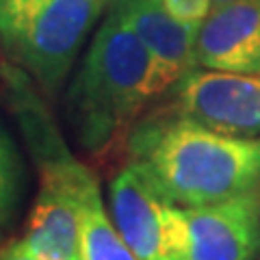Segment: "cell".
<instances>
[{
	"instance_id": "6da1fadb",
	"label": "cell",
	"mask_w": 260,
	"mask_h": 260,
	"mask_svg": "<svg viewBox=\"0 0 260 260\" xmlns=\"http://www.w3.org/2000/svg\"><path fill=\"white\" fill-rule=\"evenodd\" d=\"M172 85L148 46L109 11L65 95L74 139L85 152L102 156Z\"/></svg>"
},
{
	"instance_id": "7a4b0ae2",
	"label": "cell",
	"mask_w": 260,
	"mask_h": 260,
	"mask_svg": "<svg viewBox=\"0 0 260 260\" xmlns=\"http://www.w3.org/2000/svg\"><path fill=\"white\" fill-rule=\"evenodd\" d=\"M128 150L182 208L215 204L260 184V137L221 135L162 109L137 124Z\"/></svg>"
},
{
	"instance_id": "3957f363",
	"label": "cell",
	"mask_w": 260,
	"mask_h": 260,
	"mask_svg": "<svg viewBox=\"0 0 260 260\" xmlns=\"http://www.w3.org/2000/svg\"><path fill=\"white\" fill-rule=\"evenodd\" d=\"M111 0H0V52L54 93Z\"/></svg>"
},
{
	"instance_id": "277c9868",
	"label": "cell",
	"mask_w": 260,
	"mask_h": 260,
	"mask_svg": "<svg viewBox=\"0 0 260 260\" xmlns=\"http://www.w3.org/2000/svg\"><path fill=\"white\" fill-rule=\"evenodd\" d=\"M37 141L39 189L32 202L26 230L18 243L42 260H83L80 254V208L93 172L78 162L44 130L32 133Z\"/></svg>"
},
{
	"instance_id": "5b68a950",
	"label": "cell",
	"mask_w": 260,
	"mask_h": 260,
	"mask_svg": "<svg viewBox=\"0 0 260 260\" xmlns=\"http://www.w3.org/2000/svg\"><path fill=\"white\" fill-rule=\"evenodd\" d=\"M107 202L117 232L141 260H186L184 208L143 162L130 158L111 178Z\"/></svg>"
},
{
	"instance_id": "8992f818",
	"label": "cell",
	"mask_w": 260,
	"mask_h": 260,
	"mask_svg": "<svg viewBox=\"0 0 260 260\" xmlns=\"http://www.w3.org/2000/svg\"><path fill=\"white\" fill-rule=\"evenodd\" d=\"M162 111L230 137H260V74L193 68L169 87Z\"/></svg>"
},
{
	"instance_id": "52a82bcc",
	"label": "cell",
	"mask_w": 260,
	"mask_h": 260,
	"mask_svg": "<svg viewBox=\"0 0 260 260\" xmlns=\"http://www.w3.org/2000/svg\"><path fill=\"white\" fill-rule=\"evenodd\" d=\"M186 260H254L260 254V184L215 204L184 208Z\"/></svg>"
},
{
	"instance_id": "ba28073f",
	"label": "cell",
	"mask_w": 260,
	"mask_h": 260,
	"mask_svg": "<svg viewBox=\"0 0 260 260\" xmlns=\"http://www.w3.org/2000/svg\"><path fill=\"white\" fill-rule=\"evenodd\" d=\"M195 65L260 74V0L215 7L195 35Z\"/></svg>"
},
{
	"instance_id": "9c48e42d",
	"label": "cell",
	"mask_w": 260,
	"mask_h": 260,
	"mask_svg": "<svg viewBox=\"0 0 260 260\" xmlns=\"http://www.w3.org/2000/svg\"><path fill=\"white\" fill-rule=\"evenodd\" d=\"M109 11L126 24L148 46L162 70L176 83L195 65V35L198 32L178 24L158 0H111Z\"/></svg>"
},
{
	"instance_id": "30bf717a",
	"label": "cell",
	"mask_w": 260,
	"mask_h": 260,
	"mask_svg": "<svg viewBox=\"0 0 260 260\" xmlns=\"http://www.w3.org/2000/svg\"><path fill=\"white\" fill-rule=\"evenodd\" d=\"M80 254L83 260H141L126 245L102 200L98 178L87 184L80 208Z\"/></svg>"
},
{
	"instance_id": "8fae6325",
	"label": "cell",
	"mask_w": 260,
	"mask_h": 260,
	"mask_svg": "<svg viewBox=\"0 0 260 260\" xmlns=\"http://www.w3.org/2000/svg\"><path fill=\"white\" fill-rule=\"evenodd\" d=\"M22 195V162L9 133L0 124V228L9 225Z\"/></svg>"
},
{
	"instance_id": "7c38bea8",
	"label": "cell",
	"mask_w": 260,
	"mask_h": 260,
	"mask_svg": "<svg viewBox=\"0 0 260 260\" xmlns=\"http://www.w3.org/2000/svg\"><path fill=\"white\" fill-rule=\"evenodd\" d=\"M0 260H42V258L28 254V251L18 243V239H13V241L7 243V245L0 247Z\"/></svg>"
},
{
	"instance_id": "4fadbf2b",
	"label": "cell",
	"mask_w": 260,
	"mask_h": 260,
	"mask_svg": "<svg viewBox=\"0 0 260 260\" xmlns=\"http://www.w3.org/2000/svg\"><path fill=\"white\" fill-rule=\"evenodd\" d=\"M228 3H234V0H213L215 7H221V5H228Z\"/></svg>"
},
{
	"instance_id": "5bb4252c",
	"label": "cell",
	"mask_w": 260,
	"mask_h": 260,
	"mask_svg": "<svg viewBox=\"0 0 260 260\" xmlns=\"http://www.w3.org/2000/svg\"><path fill=\"white\" fill-rule=\"evenodd\" d=\"M254 260H260V254H258V256H256V258H254Z\"/></svg>"
},
{
	"instance_id": "9a60e30c",
	"label": "cell",
	"mask_w": 260,
	"mask_h": 260,
	"mask_svg": "<svg viewBox=\"0 0 260 260\" xmlns=\"http://www.w3.org/2000/svg\"><path fill=\"white\" fill-rule=\"evenodd\" d=\"M0 239H3V232H0Z\"/></svg>"
}]
</instances>
